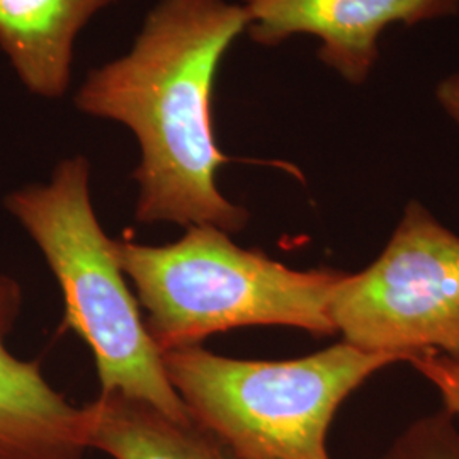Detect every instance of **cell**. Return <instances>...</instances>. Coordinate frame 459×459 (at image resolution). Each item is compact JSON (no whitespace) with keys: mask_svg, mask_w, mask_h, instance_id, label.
<instances>
[{"mask_svg":"<svg viewBox=\"0 0 459 459\" xmlns=\"http://www.w3.org/2000/svg\"><path fill=\"white\" fill-rule=\"evenodd\" d=\"M436 100L444 113L459 125V70L447 75L436 87Z\"/></svg>","mask_w":459,"mask_h":459,"instance_id":"7c38bea8","label":"cell"},{"mask_svg":"<svg viewBox=\"0 0 459 459\" xmlns=\"http://www.w3.org/2000/svg\"><path fill=\"white\" fill-rule=\"evenodd\" d=\"M4 206L58 281L65 301L62 328L74 330L91 347L100 394H125L176 420H193L165 375L162 352L116 259L115 240L99 225L89 160L81 155L62 160L47 184L17 189Z\"/></svg>","mask_w":459,"mask_h":459,"instance_id":"7a4b0ae2","label":"cell"},{"mask_svg":"<svg viewBox=\"0 0 459 459\" xmlns=\"http://www.w3.org/2000/svg\"><path fill=\"white\" fill-rule=\"evenodd\" d=\"M411 362L419 373H422L439 390L444 409L459 419V377L443 356L420 354L415 356Z\"/></svg>","mask_w":459,"mask_h":459,"instance_id":"8fae6325","label":"cell"},{"mask_svg":"<svg viewBox=\"0 0 459 459\" xmlns=\"http://www.w3.org/2000/svg\"><path fill=\"white\" fill-rule=\"evenodd\" d=\"M115 254L162 354L252 325L335 333L328 301L344 278L341 271H296L237 246L212 225L187 227L181 240L167 246L115 240Z\"/></svg>","mask_w":459,"mask_h":459,"instance_id":"3957f363","label":"cell"},{"mask_svg":"<svg viewBox=\"0 0 459 459\" xmlns=\"http://www.w3.org/2000/svg\"><path fill=\"white\" fill-rule=\"evenodd\" d=\"M117 0H0V48L39 98L65 96L74 45L87 22Z\"/></svg>","mask_w":459,"mask_h":459,"instance_id":"ba28073f","label":"cell"},{"mask_svg":"<svg viewBox=\"0 0 459 459\" xmlns=\"http://www.w3.org/2000/svg\"><path fill=\"white\" fill-rule=\"evenodd\" d=\"M342 341L411 361L459 362V237L411 201L375 263L344 274L328 301Z\"/></svg>","mask_w":459,"mask_h":459,"instance_id":"5b68a950","label":"cell"},{"mask_svg":"<svg viewBox=\"0 0 459 459\" xmlns=\"http://www.w3.org/2000/svg\"><path fill=\"white\" fill-rule=\"evenodd\" d=\"M246 33L261 47L293 36L318 41V60L351 85H362L379 60L383 33L458 16L459 0H242Z\"/></svg>","mask_w":459,"mask_h":459,"instance_id":"8992f818","label":"cell"},{"mask_svg":"<svg viewBox=\"0 0 459 459\" xmlns=\"http://www.w3.org/2000/svg\"><path fill=\"white\" fill-rule=\"evenodd\" d=\"M444 359H446V358H444ZM446 361H447V364L451 366V369L459 377V362L449 361V359H446Z\"/></svg>","mask_w":459,"mask_h":459,"instance_id":"4fadbf2b","label":"cell"},{"mask_svg":"<svg viewBox=\"0 0 459 459\" xmlns=\"http://www.w3.org/2000/svg\"><path fill=\"white\" fill-rule=\"evenodd\" d=\"M193 422L237 459H330L328 427L345 398L403 359L347 342L290 361H246L201 345L162 354Z\"/></svg>","mask_w":459,"mask_h":459,"instance_id":"277c9868","label":"cell"},{"mask_svg":"<svg viewBox=\"0 0 459 459\" xmlns=\"http://www.w3.org/2000/svg\"><path fill=\"white\" fill-rule=\"evenodd\" d=\"M381 459H459L456 417L444 409L415 420Z\"/></svg>","mask_w":459,"mask_h":459,"instance_id":"30bf717a","label":"cell"},{"mask_svg":"<svg viewBox=\"0 0 459 459\" xmlns=\"http://www.w3.org/2000/svg\"><path fill=\"white\" fill-rule=\"evenodd\" d=\"M22 305V286L0 273V459H82L83 407L51 388L39 362L19 359L7 347Z\"/></svg>","mask_w":459,"mask_h":459,"instance_id":"52a82bcc","label":"cell"},{"mask_svg":"<svg viewBox=\"0 0 459 459\" xmlns=\"http://www.w3.org/2000/svg\"><path fill=\"white\" fill-rule=\"evenodd\" d=\"M247 22L242 4L230 0H159L132 48L92 68L79 87L81 113L136 136V221L246 229L247 210L216 184L231 159L216 143L213 98L220 64Z\"/></svg>","mask_w":459,"mask_h":459,"instance_id":"6da1fadb","label":"cell"},{"mask_svg":"<svg viewBox=\"0 0 459 459\" xmlns=\"http://www.w3.org/2000/svg\"><path fill=\"white\" fill-rule=\"evenodd\" d=\"M83 411L89 449L113 459H237L193 420H176L136 398L100 394Z\"/></svg>","mask_w":459,"mask_h":459,"instance_id":"9c48e42d","label":"cell"}]
</instances>
